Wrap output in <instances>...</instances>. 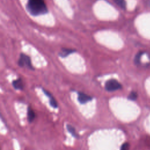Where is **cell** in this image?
I'll list each match as a JSON object with an SVG mask.
<instances>
[{
	"instance_id": "6da1fadb",
	"label": "cell",
	"mask_w": 150,
	"mask_h": 150,
	"mask_svg": "<svg viewBox=\"0 0 150 150\" xmlns=\"http://www.w3.org/2000/svg\"><path fill=\"white\" fill-rule=\"evenodd\" d=\"M27 9L31 15L34 16L45 14L47 12L44 0H28Z\"/></svg>"
},
{
	"instance_id": "7a4b0ae2",
	"label": "cell",
	"mask_w": 150,
	"mask_h": 150,
	"mask_svg": "<svg viewBox=\"0 0 150 150\" xmlns=\"http://www.w3.org/2000/svg\"><path fill=\"white\" fill-rule=\"evenodd\" d=\"M18 65L22 67H26L30 70H33L34 68L32 64L30 58L29 56L21 53L18 60Z\"/></svg>"
},
{
	"instance_id": "3957f363",
	"label": "cell",
	"mask_w": 150,
	"mask_h": 150,
	"mask_svg": "<svg viewBox=\"0 0 150 150\" xmlns=\"http://www.w3.org/2000/svg\"><path fill=\"white\" fill-rule=\"evenodd\" d=\"M121 84L115 79H110L105 83V88L108 91H114L121 88Z\"/></svg>"
},
{
	"instance_id": "277c9868",
	"label": "cell",
	"mask_w": 150,
	"mask_h": 150,
	"mask_svg": "<svg viewBox=\"0 0 150 150\" xmlns=\"http://www.w3.org/2000/svg\"><path fill=\"white\" fill-rule=\"evenodd\" d=\"M78 98L79 102L81 104H85V103L91 101L93 99V98L91 96L87 95L86 94H85L83 92H81V91L78 92V98Z\"/></svg>"
},
{
	"instance_id": "5b68a950",
	"label": "cell",
	"mask_w": 150,
	"mask_h": 150,
	"mask_svg": "<svg viewBox=\"0 0 150 150\" xmlns=\"http://www.w3.org/2000/svg\"><path fill=\"white\" fill-rule=\"evenodd\" d=\"M42 90H43V93L45 94V95L49 97L50 105L52 107H53V108H57V107H58L57 103L56 100L54 98V97H53L52 94L50 92H49L47 90H45V89H44V88H43Z\"/></svg>"
},
{
	"instance_id": "8992f818",
	"label": "cell",
	"mask_w": 150,
	"mask_h": 150,
	"mask_svg": "<svg viewBox=\"0 0 150 150\" xmlns=\"http://www.w3.org/2000/svg\"><path fill=\"white\" fill-rule=\"evenodd\" d=\"M12 85H13V87L15 89H17V90H22L23 89V87H24L22 79L20 78L13 80L12 81Z\"/></svg>"
},
{
	"instance_id": "52a82bcc",
	"label": "cell",
	"mask_w": 150,
	"mask_h": 150,
	"mask_svg": "<svg viewBox=\"0 0 150 150\" xmlns=\"http://www.w3.org/2000/svg\"><path fill=\"white\" fill-rule=\"evenodd\" d=\"M27 116H28V121L29 122H32L35 118V113L33 109L30 107H29L28 108V111H27Z\"/></svg>"
},
{
	"instance_id": "ba28073f",
	"label": "cell",
	"mask_w": 150,
	"mask_h": 150,
	"mask_svg": "<svg viewBox=\"0 0 150 150\" xmlns=\"http://www.w3.org/2000/svg\"><path fill=\"white\" fill-rule=\"evenodd\" d=\"M66 128H67V131H69V132H70L74 137H75L76 138H78L79 137L78 134L76 131L75 128L72 125H71L70 124H67Z\"/></svg>"
},
{
	"instance_id": "9c48e42d",
	"label": "cell",
	"mask_w": 150,
	"mask_h": 150,
	"mask_svg": "<svg viewBox=\"0 0 150 150\" xmlns=\"http://www.w3.org/2000/svg\"><path fill=\"white\" fill-rule=\"evenodd\" d=\"M74 52H75L74 50H72V49H62V52L59 53V55L60 57H65L67 56L69 54H70V53Z\"/></svg>"
},
{
	"instance_id": "30bf717a",
	"label": "cell",
	"mask_w": 150,
	"mask_h": 150,
	"mask_svg": "<svg viewBox=\"0 0 150 150\" xmlns=\"http://www.w3.org/2000/svg\"><path fill=\"white\" fill-rule=\"evenodd\" d=\"M115 4L121 8L125 9L126 8V2L125 0H114Z\"/></svg>"
},
{
	"instance_id": "8fae6325",
	"label": "cell",
	"mask_w": 150,
	"mask_h": 150,
	"mask_svg": "<svg viewBox=\"0 0 150 150\" xmlns=\"http://www.w3.org/2000/svg\"><path fill=\"white\" fill-rule=\"evenodd\" d=\"M137 97H138V94L135 91H131L129 94L128 98L130 100L135 101L137 98Z\"/></svg>"
},
{
	"instance_id": "7c38bea8",
	"label": "cell",
	"mask_w": 150,
	"mask_h": 150,
	"mask_svg": "<svg viewBox=\"0 0 150 150\" xmlns=\"http://www.w3.org/2000/svg\"><path fill=\"white\" fill-rule=\"evenodd\" d=\"M142 52H139L137 53V54L135 56V59H134V62H135V63L138 64L140 62V59H141V57L142 54Z\"/></svg>"
},
{
	"instance_id": "4fadbf2b",
	"label": "cell",
	"mask_w": 150,
	"mask_h": 150,
	"mask_svg": "<svg viewBox=\"0 0 150 150\" xmlns=\"http://www.w3.org/2000/svg\"><path fill=\"white\" fill-rule=\"evenodd\" d=\"M129 144L128 142H125L121 145L120 150H129Z\"/></svg>"
}]
</instances>
